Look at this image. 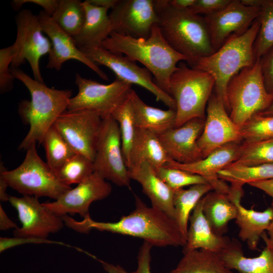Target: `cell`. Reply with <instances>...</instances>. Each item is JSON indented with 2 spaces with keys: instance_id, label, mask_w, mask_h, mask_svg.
Masks as SVG:
<instances>
[{
  "instance_id": "obj_1",
  "label": "cell",
  "mask_w": 273,
  "mask_h": 273,
  "mask_svg": "<svg viewBox=\"0 0 273 273\" xmlns=\"http://www.w3.org/2000/svg\"><path fill=\"white\" fill-rule=\"evenodd\" d=\"M135 208L115 222H101L90 216L77 221L68 215L63 216L65 224L81 233L93 230L130 236L142 239L153 247H184L186 239L175 221L162 211L149 207L134 195Z\"/></svg>"
},
{
  "instance_id": "obj_2",
  "label": "cell",
  "mask_w": 273,
  "mask_h": 273,
  "mask_svg": "<svg viewBox=\"0 0 273 273\" xmlns=\"http://www.w3.org/2000/svg\"><path fill=\"white\" fill-rule=\"evenodd\" d=\"M111 52L124 55L142 64L154 76L156 83L168 94L170 78L179 63L187 61L167 42L157 24L148 38H135L112 32L102 43Z\"/></svg>"
},
{
  "instance_id": "obj_3",
  "label": "cell",
  "mask_w": 273,
  "mask_h": 273,
  "mask_svg": "<svg viewBox=\"0 0 273 273\" xmlns=\"http://www.w3.org/2000/svg\"><path fill=\"white\" fill-rule=\"evenodd\" d=\"M15 79L22 82L29 90L30 101H22L18 112L29 129L18 149L26 150L33 143L41 144L47 131L57 118L67 109L72 92L48 87L24 72L19 68H11Z\"/></svg>"
},
{
  "instance_id": "obj_4",
  "label": "cell",
  "mask_w": 273,
  "mask_h": 273,
  "mask_svg": "<svg viewBox=\"0 0 273 273\" xmlns=\"http://www.w3.org/2000/svg\"><path fill=\"white\" fill-rule=\"evenodd\" d=\"M158 25L170 46L185 56L190 66L214 50L204 17L172 7L169 0H154Z\"/></svg>"
},
{
  "instance_id": "obj_5",
  "label": "cell",
  "mask_w": 273,
  "mask_h": 273,
  "mask_svg": "<svg viewBox=\"0 0 273 273\" xmlns=\"http://www.w3.org/2000/svg\"><path fill=\"white\" fill-rule=\"evenodd\" d=\"M259 29L256 19L242 34L230 37L212 54L195 61L191 67L205 71L214 79L215 93L228 111L226 87L230 80L242 69L256 62L254 43Z\"/></svg>"
},
{
  "instance_id": "obj_6",
  "label": "cell",
  "mask_w": 273,
  "mask_h": 273,
  "mask_svg": "<svg viewBox=\"0 0 273 273\" xmlns=\"http://www.w3.org/2000/svg\"><path fill=\"white\" fill-rule=\"evenodd\" d=\"M215 81L208 73L178 63L170 77L168 94L176 103L174 127L196 118L205 119L208 100Z\"/></svg>"
},
{
  "instance_id": "obj_7",
  "label": "cell",
  "mask_w": 273,
  "mask_h": 273,
  "mask_svg": "<svg viewBox=\"0 0 273 273\" xmlns=\"http://www.w3.org/2000/svg\"><path fill=\"white\" fill-rule=\"evenodd\" d=\"M26 151L22 163L13 170H8L1 162L0 176L9 187L22 195L47 197L55 200L72 188L63 184L55 171L42 160L37 152L36 143Z\"/></svg>"
},
{
  "instance_id": "obj_8",
  "label": "cell",
  "mask_w": 273,
  "mask_h": 273,
  "mask_svg": "<svg viewBox=\"0 0 273 273\" xmlns=\"http://www.w3.org/2000/svg\"><path fill=\"white\" fill-rule=\"evenodd\" d=\"M226 97L229 116L240 128L252 116L270 106L273 96L265 88L258 59L230 80Z\"/></svg>"
},
{
  "instance_id": "obj_9",
  "label": "cell",
  "mask_w": 273,
  "mask_h": 273,
  "mask_svg": "<svg viewBox=\"0 0 273 273\" xmlns=\"http://www.w3.org/2000/svg\"><path fill=\"white\" fill-rule=\"evenodd\" d=\"M17 36L12 45V60L11 68H19L27 61L34 79L44 83L39 68L40 58L50 53L52 44L43 34L38 15L30 10L20 11L16 18Z\"/></svg>"
},
{
  "instance_id": "obj_10",
  "label": "cell",
  "mask_w": 273,
  "mask_h": 273,
  "mask_svg": "<svg viewBox=\"0 0 273 273\" xmlns=\"http://www.w3.org/2000/svg\"><path fill=\"white\" fill-rule=\"evenodd\" d=\"M75 83L78 93L70 98L67 111H94L103 118L112 114L127 98L131 89V84L118 79L110 84H104L77 73Z\"/></svg>"
},
{
  "instance_id": "obj_11",
  "label": "cell",
  "mask_w": 273,
  "mask_h": 273,
  "mask_svg": "<svg viewBox=\"0 0 273 273\" xmlns=\"http://www.w3.org/2000/svg\"><path fill=\"white\" fill-rule=\"evenodd\" d=\"M79 49L96 64L109 68L116 75L117 79L146 88L155 96L157 101H161L169 109L176 110L174 99L153 81L151 73L145 67H140L135 62L126 56L111 52L102 46Z\"/></svg>"
},
{
  "instance_id": "obj_12",
  "label": "cell",
  "mask_w": 273,
  "mask_h": 273,
  "mask_svg": "<svg viewBox=\"0 0 273 273\" xmlns=\"http://www.w3.org/2000/svg\"><path fill=\"white\" fill-rule=\"evenodd\" d=\"M94 171L120 187H128L130 178L122 152L119 127L111 115L103 118V124L93 161Z\"/></svg>"
},
{
  "instance_id": "obj_13",
  "label": "cell",
  "mask_w": 273,
  "mask_h": 273,
  "mask_svg": "<svg viewBox=\"0 0 273 273\" xmlns=\"http://www.w3.org/2000/svg\"><path fill=\"white\" fill-rule=\"evenodd\" d=\"M103 124V118L91 110L66 111L54 125L76 153L93 162Z\"/></svg>"
},
{
  "instance_id": "obj_14",
  "label": "cell",
  "mask_w": 273,
  "mask_h": 273,
  "mask_svg": "<svg viewBox=\"0 0 273 273\" xmlns=\"http://www.w3.org/2000/svg\"><path fill=\"white\" fill-rule=\"evenodd\" d=\"M9 202L16 209L21 224L14 229L15 237L47 239L50 234L57 233L64 227L62 216L48 209L37 197L10 196Z\"/></svg>"
},
{
  "instance_id": "obj_15",
  "label": "cell",
  "mask_w": 273,
  "mask_h": 273,
  "mask_svg": "<svg viewBox=\"0 0 273 273\" xmlns=\"http://www.w3.org/2000/svg\"><path fill=\"white\" fill-rule=\"evenodd\" d=\"M112 190L110 184L94 171L58 199L42 203L48 209L58 216L78 214L84 218L89 216L91 204L107 198Z\"/></svg>"
},
{
  "instance_id": "obj_16",
  "label": "cell",
  "mask_w": 273,
  "mask_h": 273,
  "mask_svg": "<svg viewBox=\"0 0 273 273\" xmlns=\"http://www.w3.org/2000/svg\"><path fill=\"white\" fill-rule=\"evenodd\" d=\"M260 9L246 6L241 0H231L222 9L204 15L214 51L218 49L232 36L247 30L257 18Z\"/></svg>"
},
{
  "instance_id": "obj_17",
  "label": "cell",
  "mask_w": 273,
  "mask_h": 273,
  "mask_svg": "<svg viewBox=\"0 0 273 273\" xmlns=\"http://www.w3.org/2000/svg\"><path fill=\"white\" fill-rule=\"evenodd\" d=\"M227 112L223 101L212 93L207 105L204 126L197 141L203 158L224 145L242 142L240 128Z\"/></svg>"
},
{
  "instance_id": "obj_18",
  "label": "cell",
  "mask_w": 273,
  "mask_h": 273,
  "mask_svg": "<svg viewBox=\"0 0 273 273\" xmlns=\"http://www.w3.org/2000/svg\"><path fill=\"white\" fill-rule=\"evenodd\" d=\"M109 16L113 32L135 38H148L158 23L153 0H118Z\"/></svg>"
},
{
  "instance_id": "obj_19",
  "label": "cell",
  "mask_w": 273,
  "mask_h": 273,
  "mask_svg": "<svg viewBox=\"0 0 273 273\" xmlns=\"http://www.w3.org/2000/svg\"><path fill=\"white\" fill-rule=\"evenodd\" d=\"M38 16L43 32L52 44L49 54L48 68L60 71L65 62L74 60L87 66L103 79L109 80L108 75L80 50L73 37L64 31L51 16L44 11H41Z\"/></svg>"
},
{
  "instance_id": "obj_20",
  "label": "cell",
  "mask_w": 273,
  "mask_h": 273,
  "mask_svg": "<svg viewBox=\"0 0 273 273\" xmlns=\"http://www.w3.org/2000/svg\"><path fill=\"white\" fill-rule=\"evenodd\" d=\"M242 144V142L226 144L216 149L206 157L194 162L183 164L171 159L164 166L198 174L207 180L214 191L228 194L230 186L218 177V173L238 160Z\"/></svg>"
},
{
  "instance_id": "obj_21",
  "label": "cell",
  "mask_w": 273,
  "mask_h": 273,
  "mask_svg": "<svg viewBox=\"0 0 273 273\" xmlns=\"http://www.w3.org/2000/svg\"><path fill=\"white\" fill-rule=\"evenodd\" d=\"M205 119H191L178 127H173L158 138L169 158L178 163L188 164L203 158L197 144Z\"/></svg>"
},
{
  "instance_id": "obj_22",
  "label": "cell",
  "mask_w": 273,
  "mask_h": 273,
  "mask_svg": "<svg viewBox=\"0 0 273 273\" xmlns=\"http://www.w3.org/2000/svg\"><path fill=\"white\" fill-rule=\"evenodd\" d=\"M228 195L236 205L237 215L236 223L239 228V237L245 242L250 249L256 250L260 239L273 219V208L270 206L264 211L247 209L241 204L243 187L230 185Z\"/></svg>"
},
{
  "instance_id": "obj_23",
  "label": "cell",
  "mask_w": 273,
  "mask_h": 273,
  "mask_svg": "<svg viewBox=\"0 0 273 273\" xmlns=\"http://www.w3.org/2000/svg\"><path fill=\"white\" fill-rule=\"evenodd\" d=\"M131 179L138 181L150 199L152 206L165 212L174 220L173 190L156 174L154 168L144 162L129 169Z\"/></svg>"
},
{
  "instance_id": "obj_24",
  "label": "cell",
  "mask_w": 273,
  "mask_h": 273,
  "mask_svg": "<svg viewBox=\"0 0 273 273\" xmlns=\"http://www.w3.org/2000/svg\"><path fill=\"white\" fill-rule=\"evenodd\" d=\"M189 221L183 251L204 249L219 253L229 243V238L216 234L212 229L204 215L202 199L193 210Z\"/></svg>"
},
{
  "instance_id": "obj_25",
  "label": "cell",
  "mask_w": 273,
  "mask_h": 273,
  "mask_svg": "<svg viewBox=\"0 0 273 273\" xmlns=\"http://www.w3.org/2000/svg\"><path fill=\"white\" fill-rule=\"evenodd\" d=\"M85 12L84 24L79 33L73 37L78 48H94L102 43L113 32L108 9L83 2Z\"/></svg>"
},
{
  "instance_id": "obj_26",
  "label": "cell",
  "mask_w": 273,
  "mask_h": 273,
  "mask_svg": "<svg viewBox=\"0 0 273 273\" xmlns=\"http://www.w3.org/2000/svg\"><path fill=\"white\" fill-rule=\"evenodd\" d=\"M218 254L232 270L239 273H273V248L265 246L258 256L248 257L245 256L241 244L232 239Z\"/></svg>"
},
{
  "instance_id": "obj_27",
  "label": "cell",
  "mask_w": 273,
  "mask_h": 273,
  "mask_svg": "<svg viewBox=\"0 0 273 273\" xmlns=\"http://www.w3.org/2000/svg\"><path fill=\"white\" fill-rule=\"evenodd\" d=\"M131 104L136 128L159 135L174 127L176 111L162 110L147 105L132 88L128 96Z\"/></svg>"
},
{
  "instance_id": "obj_28",
  "label": "cell",
  "mask_w": 273,
  "mask_h": 273,
  "mask_svg": "<svg viewBox=\"0 0 273 273\" xmlns=\"http://www.w3.org/2000/svg\"><path fill=\"white\" fill-rule=\"evenodd\" d=\"M171 159L166 153L158 135L136 127L129 157L128 169L146 162L156 168L165 165Z\"/></svg>"
},
{
  "instance_id": "obj_29",
  "label": "cell",
  "mask_w": 273,
  "mask_h": 273,
  "mask_svg": "<svg viewBox=\"0 0 273 273\" xmlns=\"http://www.w3.org/2000/svg\"><path fill=\"white\" fill-rule=\"evenodd\" d=\"M203 211L213 231L219 236L228 231L229 222L237 215L236 205L228 194L211 191L202 198Z\"/></svg>"
},
{
  "instance_id": "obj_30",
  "label": "cell",
  "mask_w": 273,
  "mask_h": 273,
  "mask_svg": "<svg viewBox=\"0 0 273 273\" xmlns=\"http://www.w3.org/2000/svg\"><path fill=\"white\" fill-rule=\"evenodd\" d=\"M183 252L176 266L167 273H233L218 253L204 249Z\"/></svg>"
},
{
  "instance_id": "obj_31",
  "label": "cell",
  "mask_w": 273,
  "mask_h": 273,
  "mask_svg": "<svg viewBox=\"0 0 273 273\" xmlns=\"http://www.w3.org/2000/svg\"><path fill=\"white\" fill-rule=\"evenodd\" d=\"M213 190L212 187L208 183L193 185L187 189L181 188L173 190L174 220L186 241L188 222L193 210L199 201Z\"/></svg>"
},
{
  "instance_id": "obj_32",
  "label": "cell",
  "mask_w": 273,
  "mask_h": 273,
  "mask_svg": "<svg viewBox=\"0 0 273 273\" xmlns=\"http://www.w3.org/2000/svg\"><path fill=\"white\" fill-rule=\"evenodd\" d=\"M218 176L231 186L243 187L246 184L273 179V163L254 166L233 163L220 170Z\"/></svg>"
},
{
  "instance_id": "obj_33",
  "label": "cell",
  "mask_w": 273,
  "mask_h": 273,
  "mask_svg": "<svg viewBox=\"0 0 273 273\" xmlns=\"http://www.w3.org/2000/svg\"><path fill=\"white\" fill-rule=\"evenodd\" d=\"M51 17L64 31L73 37L79 33L84 22L85 12L83 2L59 0Z\"/></svg>"
},
{
  "instance_id": "obj_34",
  "label": "cell",
  "mask_w": 273,
  "mask_h": 273,
  "mask_svg": "<svg viewBox=\"0 0 273 273\" xmlns=\"http://www.w3.org/2000/svg\"><path fill=\"white\" fill-rule=\"evenodd\" d=\"M41 144L47 163L54 171L76 154L54 125L44 134Z\"/></svg>"
},
{
  "instance_id": "obj_35",
  "label": "cell",
  "mask_w": 273,
  "mask_h": 273,
  "mask_svg": "<svg viewBox=\"0 0 273 273\" xmlns=\"http://www.w3.org/2000/svg\"><path fill=\"white\" fill-rule=\"evenodd\" d=\"M111 115L119 125L123 154L128 168L136 131L133 109L128 97L113 111Z\"/></svg>"
},
{
  "instance_id": "obj_36",
  "label": "cell",
  "mask_w": 273,
  "mask_h": 273,
  "mask_svg": "<svg viewBox=\"0 0 273 273\" xmlns=\"http://www.w3.org/2000/svg\"><path fill=\"white\" fill-rule=\"evenodd\" d=\"M55 172L63 184L71 187L79 184L94 172L93 162L85 156L76 153Z\"/></svg>"
},
{
  "instance_id": "obj_37",
  "label": "cell",
  "mask_w": 273,
  "mask_h": 273,
  "mask_svg": "<svg viewBox=\"0 0 273 273\" xmlns=\"http://www.w3.org/2000/svg\"><path fill=\"white\" fill-rule=\"evenodd\" d=\"M259 29L254 43L257 59L273 47V0H263L257 18Z\"/></svg>"
},
{
  "instance_id": "obj_38",
  "label": "cell",
  "mask_w": 273,
  "mask_h": 273,
  "mask_svg": "<svg viewBox=\"0 0 273 273\" xmlns=\"http://www.w3.org/2000/svg\"><path fill=\"white\" fill-rule=\"evenodd\" d=\"M234 163L245 166L273 163V139L253 143L242 142L240 156Z\"/></svg>"
},
{
  "instance_id": "obj_39",
  "label": "cell",
  "mask_w": 273,
  "mask_h": 273,
  "mask_svg": "<svg viewBox=\"0 0 273 273\" xmlns=\"http://www.w3.org/2000/svg\"><path fill=\"white\" fill-rule=\"evenodd\" d=\"M240 130L242 142L245 143L273 139V116L255 114L244 123Z\"/></svg>"
},
{
  "instance_id": "obj_40",
  "label": "cell",
  "mask_w": 273,
  "mask_h": 273,
  "mask_svg": "<svg viewBox=\"0 0 273 273\" xmlns=\"http://www.w3.org/2000/svg\"><path fill=\"white\" fill-rule=\"evenodd\" d=\"M154 169L157 176L173 190L185 186L208 183L203 177L182 169L166 166Z\"/></svg>"
},
{
  "instance_id": "obj_41",
  "label": "cell",
  "mask_w": 273,
  "mask_h": 273,
  "mask_svg": "<svg viewBox=\"0 0 273 273\" xmlns=\"http://www.w3.org/2000/svg\"><path fill=\"white\" fill-rule=\"evenodd\" d=\"M12 46L0 50V91L4 94L11 90L13 87L14 77L10 64L12 60Z\"/></svg>"
},
{
  "instance_id": "obj_42",
  "label": "cell",
  "mask_w": 273,
  "mask_h": 273,
  "mask_svg": "<svg viewBox=\"0 0 273 273\" xmlns=\"http://www.w3.org/2000/svg\"><path fill=\"white\" fill-rule=\"evenodd\" d=\"M54 244L61 245L73 248L77 251L83 252L85 254L87 252L77 247L70 246L65 243L53 241L47 239L36 238V237H14L11 238L9 237H1L0 238V253H2L6 250L11 248L14 247L23 245L25 244Z\"/></svg>"
},
{
  "instance_id": "obj_43",
  "label": "cell",
  "mask_w": 273,
  "mask_h": 273,
  "mask_svg": "<svg viewBox=\"0 0 273 273\" xmlns=\"http://www.w3.org/2000/svg\"><path fill=\"white\" fill-rule=\"evenodd\" d=\"M258 60L265 88L273 96V47Z\"/></svg>"
},
{
  "instance_id": "obj_44",
  "label": "cell",
  "mask_w": 273,
  "mask_h": 273,
  "mask_svg": "<svg viewBox=\"0 0 273 273\" xmlns=\"http://www.w3.org/2000/svg\"><path fill=\"white\" fill-rule=\"evenodd\" d=\"M231 0H195L194 4L189 8L193 13L204 15L215 13L227 6Z\"/></svg>"
},
{
  "instance_id": "obj_45",
  "label": "cell",
  "mask_w": 273,
  "mask_h": 273,
  "mask_svg": "<svg viewBox=\"0 0 273 273\" xmlns=\"http://www.w3.org/2000/svg\"><path fill=\"white\" fill-rule=\"evenodd\" d=\"M153 246L144 241L141 246L138 256L136 269L130 273H151L150 262L151 260V250Z\"/></svg>"
},
{
  "instance_id": "obj_46",
  "label": "cell",
  "mask_w": 273,
  "mask_h": 273,
  "mask_svg": "<svg viewBox=\"0 0 273 273\" xmlns=\"http://www.w3.org/2000/svg\"><path fill=\"white\" fill-rule=\"evenodd\" d=\"M59 0H15L13 6L16 9L20 8L26 3H32L40 6L43 11L49 15L52 16L55 12Z\"/></svg>"
},
{
  "instance_id": "obj_47",
  "label": "cell",
  "mask_w": 273,
  "mask_h": 273,
  "mask_svg": "<svg viewBox=\"0 0 273 273\" xmlns=\"http://www.w3.org/2000/svg\"><path fill=\"white\" fill-rule=\"evenodd\" d=\"M248 185L263 191L270 197L272 199L271 205H273V179L253 182Z\"/></svg>"
},
{
  "instance_id": "obj_48",
  "label": "cell",
  "mask_w": 273,
  "mask_h": 273,
  "mask_svg": "<svg viewBox=\"0 0 273 273\" xmlns=\"http://www.w3.org/2000/svg\"><path fill=\"white\" fill-rule=\"evenodd\" d=\"M18 226L8 216L2 206L0 205V230L7 231L11 229H16Z\"/></svg>"
},
{
  "instance_id": "obj_49",
  "label": "cell",
  "mask_w": 273,
  "mask_h": 273,
  "mask_svg": "<svg viewBox=\"0 0 273 273\" xmlns=\"http://www.w3.org/2000/svg\"><path fill=\"white\" fill-rule=\"evenodd\" d=\"M97 260L102 264L103 268L107 273H130L128 272L119 265H115L99 259H97Z\"/></svg>"
},
{
  "instance_id": "obj_50",
  "label": "cell",
  "mask_w": 273,
  "mask_h": 273,
  "mask_svg": "<svg viewBox=\"0 0 273 273\" xmlns=\"http://www.w3.org/2000/svg\"><path fill=\"white\" fill-rule=\"evenodd\" d=\"M195 2V0H169V4L175 9L186 10L190 8Z\"/></svg>"
},
{
  "instance_id": "obj_51",
  "label": "cell",
  "mask_w": 273,
  "mask_h": 273,
  "mask_svg": "<svg viewBox=\"0 0 273 273\" xmlns=\"http://www.w3.org/2000/svg\"><path fill=\"white\" fill-rule=\"evenodd\" d=\"M90 4L99 7L112 9L118 0H86Z\"/></svg>"
},
{
  "instance_id": "obj_52",
  "label": "cell",
  "mask_w": 273,
  "mask_h": 273,
  "mask_svg": "<svg viewBox=\"0 0 273 273\" xmlns=\"http://www.w3.org/2000/svg\"><path fill=\"white\" fill-rule=\"evenodd\" d=\"M271 206L273 208V205H271ZM261 238L263 240L265 246L273 248V219L266 232L263 234Z\"/></svg>"
},
{
  "instance_id": "obj_53",
  "label": "cell",
  "mask_w": 273,
  "mask_h": 273,
  "mask_svg": "<svg viewBox=\"0 0 273 273\" xmlns=\"http://www.w3.org/2000/svg\"><path fill=\"white\" fill-rule=\"evenodd\" d=\"M9 185L6 180L0 176V200L2 202L9 201L10 196L7 193Z\"/></svg>"
},
{
  "instance_id": "obj_54",
  "label": "cell",
  "mask_w": 273,
  "mask_h": 273,
  "mask_svg": "<svg viewBox=\"0 0 273 273\" xmlns=\"http://www.w3.org/2000/svg\"><path fill=\"white\" fill-rule=\"evenodd\" d=\"M244 5L252 7H260L263 0H241Z\"/></svg>"
},
{
  "instance_id": "obj_55",
  "label": "cell",
  "mask_w": 273,
  "mask_h": 273,
  "mask_svg": "<svg viewBox=\"0 0 273 273\" xmlns=\"http://www.w3.org/2000/svg\"><path fill=\"white\" fill-rule=\"evenodd\" d=\"M259 114L263 115L273 116V102L267 109L264 111L259 113Z\"/></svg>"
}]
</instances>
